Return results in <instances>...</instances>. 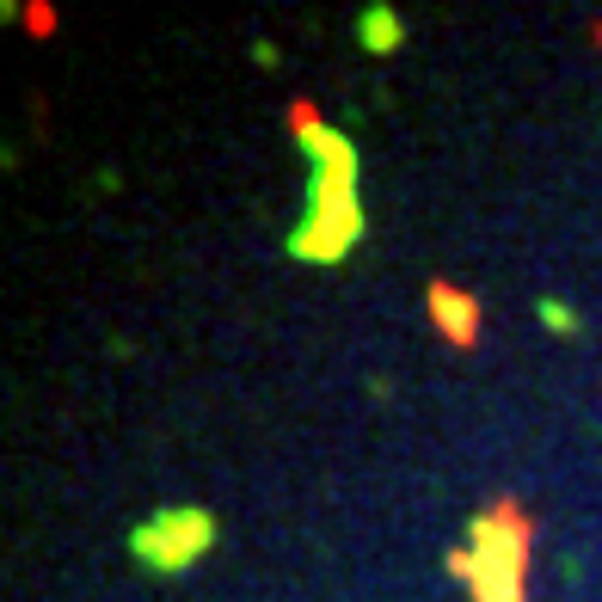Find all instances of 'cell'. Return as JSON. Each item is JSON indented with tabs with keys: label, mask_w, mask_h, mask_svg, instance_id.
<instances>
[{
	"label": "cell",
	"mask_w": 602,
	"mask_h": 602,
	"mask_svg": "<svg viewBox=\"0 0 602 602\" xmlns=\"http://www.w3.org/2000/svg\"><path fill=\"white\" fill-rule=\"evenodd\" d=\"M296 118V142L301 154L314 160V179H308V210H301V222L289 227V258H301V265H345L350 253L363 246V234H369V215H363L357 203V142L345 136V130H332V123H320L308 105L289 111Z\"/></svg>",
	"instance_id": "6da1fadb"
},
{
	"label": "cell",
	"mask_w": 602,
	"mask_h": 602,
	"mask_svg": "<svg viewBox=\"0 0 602 602\" xmlns=\"http://www.w3.org/2000/svg\"><path fill=\"white\" fill-rule=\"evenodd\" d=\"M449 572L473 584V602H523L528 572V516L516 504H492L467 523V547L449 554Z\"/></svg>",
	"instance_id": "7a4b0ae2"
},
{
	"label": "cell",
	"mask_w": 602,
	"mask_h": 602,
	"mask_svg": "<svg viewBox=\"0 0 602 602\" xmlns=\"http://www.w3.org/2000/svg\"><path fill=\"white\" fill-rule=\"evenodd\" d=\"M222 542V523H215L210 511H197V504H179V511H154L142 516L130 535H123V547H130V559H136L142 572H191L197 559L210 554V547Z\"/></svg>",
	"instance_id": "3957f363"
},
{
	"label": "cell",
	"mask_w": 602,
	"mask_h": 602,
	"mask_svg": "<svg viewBox=\"0 0 602 602\" xmlns=\"http://www.w3.org/2000/svg\"><path fill=\"white\" fill-rule=\"evenodd\" d=\"M424 308H431L437 332L449 338L455 350H473V338H480V301L461 296V289L443 283V277H431V283H424Z\"/></svg>",
	"instance_id": "277c9868"
},
{
	"label": "cell",
	"mask_w": 602,
	"mask_h": 602,
	"mask_svg": "<svg viewBox=\"0 0 602 602\" xmlns=\"http://www.w3.org/2000/svg\"><path fill=\"white\" fill-rule=\"evenodd\" d=\"M357 37H363V49L369 56H393V49L406 44V25H400V13L393 7H363V19H357Z\"/></svg>",
	"instance_id": "5b68a950"
},
{
	"label": "cell",
	"mask_w": 602,
	"mask_h": 602,
	"mask_svg": "<svg viewBox=\"0 0 602 602\" xmlns=\"http://www.w3.org/2000/svg\"><path fill=\"white\" fill-rule=\"evenodd\" d=\"M535 314L547 320V332H578V314H572V308H559V301H542Z\"/></svg>",
	"instance_id": "8992f818"
}]
</instances>
